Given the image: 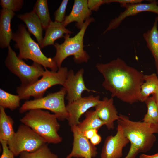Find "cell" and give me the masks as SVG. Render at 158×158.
<instances>
[{"mask_svg":"<svg viewBox=\"0 0 158 158\" xmlns=\"http://www.w3.org/2000/svg\"><path fill=\"white\" fill-rule=\"evenodd\" d=\"M21 100L18 95H14L0 89V107L13 110L19 107Z\"/></svg>","mask_w":158,"mask_h":158,"instance_id":"d4e9b609","label":"cell"},{"mask_svg":"<svg viewBox=\"0 0 158 158\" xmlns=\"http://www.w3.org/2000/svg\"><path fill=\"white\" fill-rule=\"evenodd\" d=\"M7 143L14 156H17L23 152L35 151L46 144V142L31 128L22 124Z\"/></svg>","mask_w":158,"mask_h":158,"instance_id":"9c48e42d","label":"cell"},{"mask_svg":"<svg viewBox=\"0 0 158 158\" xmlns=\"http://www.w3.org/2000/svg\"><path fill=\"white\" fill-rule=\"evenodd\" d=\"M33 10L35 12L45 30L52 21L51 19L47 0H37Z\"/></svg>","mask_w":158,"mask_h":158,"instance_id":"cb8c5ba5","label":"cell"},{"mask_svg":"<svg viewBox=\"0 0 158 158\" xmlns=\"http://www.w3.org/2000/svg\"><path fill=\"white\" fill-rule=\"evenodd\" d=\"M139 158H158V153L152 155L143 154L140 156Z\"/></svg>","mask_w":158,"mask_h":158,"instance_id":"e575fe53","label":"cell"},{"mask_svg":"<svg viewBox=\"0 0 158 158\" xmlns=\"http://www.w3.org/2000/svg\"><path fill=\"white\" fill-rule=\"evenodd\" d=\"M19 158H58V157L45 144L35 151L22 152L20 154Z\"/></svg>","mask_w":158,"mask_h":158,"instance_id":"4316f807","label":"cell"},{"mask_svg":"<svg viewBox=\"0 0 158 158\" xmlns=\"http://www.w3.org/2000/svg\"><path fill=\"white\" fill-rule=\"evenodd\" d=\"M9 71L20 80L22 86H28L35 83L42 75L45 70L40 64L34 62L31 65L19 58L9 46L7 55L4 61Z\"/></svg>","mask_w":158,"mask_h":158,"instance_id":"ba28073f","label":"cell"},{"mask_svg":"<svg viewBox=\"0 0 158 158\" xmlns=\"http://www.w3.org/2000/svg\"><path fill=\"white\" fill-rule=\"evenodd\" d=\"M119 116L118 125L122 128L130 143L129 150L124 158H135L139 153L150 150L156 140L154 134L158 133V124L132 121L125 115Z\"/></svg>","mask_w":158,"mask_h":158,"instance_id":"7a4b0ae2","label":"cell"},{"mask_svg":"<svg viewBox=\"0 0 158 158\" xmlns=\"http://www.w3.org/2000/svg\"><path fill=\"white\" fill-rule=\"evenodd\" d=\"M13 123V120L6 114L5 109L0 107V140L8 142L12 138L15 133Z\"/></svg>","mask_w":158,"mask_h":158,"instance_id":"44dd1931","label":"cell"},{"mask_svg":"<svg viewBox=\"0 0 158 158\" xmlns=\"http://www.w3.org/2000/svg\"><path fill=\"white\" fill-rule=\"evenodd\" d=\"M45 69L41 78L35 83L28 86L20 85L17 87L16 92L21 100L28 99L31 97L34 99L42 98L50 87L58 85H63L68 71L66 67H61L56 71Z\"/></svg>","mask_w":158,"mask_h":158,"instance_id":"8992f818","label":"cell"},{"mask_svg":"<svg viewBox=\"0 0 158 158\" xmlns=\"http://www.w3.org/2000/svg\"><path fill=\"white\" fill-rule=\"evenodd\" d=\"M12 40L16 43L14 47L19 50L18 56L19 58L31 60L45 69L48 68L54 71L58 70L59 68L53 58L48 57L43 54L39 45L31 37L24 25H18L17 30L13 33Z\"/></svg>","mask_w":158,"mask_h":158,"instance_id":"277c9868","label":"cell"},{"mask_svg":"<svg viewBox=\"0 0 158 158\" xmlns=\"http://www.w3.org/2000/svg\"><path fill=\"white\" fill-rule=\"evenodd\" d=\"M144 81L142 84L140 92L139 101L143 102L150 95L155 94L158 88V77L157 74L144 75Z\"/></svg>","mask_w":158,"mask_h":158,"instance_id":"7402d4cb","label":"cell"},{"mask_svg":"<svg viewBox=\"0 0 158 158\" xmlns=\"http://www.w3.org/2000/svg\"><path fill=\"white\" fill-rule=\"evenodd\" d=\"M84 73L83 68L80 69L75 73L72 69L68 71L67 77L62 85L66 91V99L68 102L81 98L82 93L84 91L97 92L86 87L83 78Z\"/></svg>","mask_w":158,"mask_h":158,"instance_id":"7c38bea8","label":"cell"},{"mask_svg":"<svg viewBox=\"0 0 158 158\" xmlns=\"http://www.w3.org/2000/svg\"><path fill=\"white\" fill-rule=\"evenodd\" d=\"M158 16L155 18L152 28L147 32L144 33L143 37L147 47L154 59L157 74H158Z\"/></svg>","mask_w":158,"mask_h":158,"instance_id":"ffe728a7","label":"cell"},{"mask_svg":"<svg viewBox=\"0 0 158 158\" xmlns=\"http://www.w3.org/2000/svg\"><path fill=\"white\" fill-rule=\"evenodd\" d=\"M144 102L147 107V112L143 121L149 124H158V108L154 98L152 96L149 97Z\"/></svg>","mask_w":158,"mask_h":158,"instance_id":"484cf974","label":"cell"},{"mask_svg":"<svg viewBox=\"0 0 158 158\" xmlns=\"http://www.w3.org/2000/svg\"><path fill=\"white\" fill-rule=\"evenodd\" d=\"M157 105L158 108V104H157Z\"/></svg>","mask_w":158,"mask_h":158,"instance_id":"8d00e7d4","label":"cell"},{"mask_svg":"<svg viewBox=\"0 0 158 158\" xmlns=\"http://www.w3.org/2000/svg\"><path fill=\"white\" fill-rule=\"evenodd\" d=\"M85 118L77 126L82 132L90 129L98 130L105 123L97 115L95 110L87 111L85 114Z\"/></svg>","mask_w":158,"mask_h":158,"instance_id":"603a6c76","label":"cell"},{"mask_svg":"<svg viewBox=\"0 0 158 158\" xmlns=\"http://www.w3.org/2000/svg\"><path fill=\"white\" fill-rule=\"evenodd\" d=\"M142 0H104V4L113 2L119 3L122 7L123 5L128 4H132L141 3Z\"/></svg>","mask_w":158,"mask_h":158,"instance_id":"1f68e13d","label":"cell"},{"mask_svg":"<svg viewBox=\"0 0 158 158\" xmlns=\"http://www.w3.org/2000/svg\"><path fill=\"white\" fill-rule=\"evenodd\" d=\"M92 11L89 8L87 0H75L70 14L66 16L62 23L66 27L73 22H76V26L80 30L86 19L90 17Z\"/></svg>","mask_w":158,"mask_h":158,"instance_id":"9a60e30c","label":"cell"},{"mask_svg":"<svg viewBox=\"0 0 158 158\" xmlns=\"http://www.w3.org/2000/svg\"><path fill=\"white\" fill-rule=\"evenodd\" d=\"M17 17L24 23L28 31L35 36L40 47L43 39V28L40 21L34 11L32 10L24 14H18Z\"/></svg>","mask_w":158,"mask_h":158,"instance_id":"ac0fdd59","label":"cell"},{"mask_svg":"<svg viewBox=\"0 0 158 158\" xmlns=\"http://www.w3.org/2000/svg\"><path fill=\"white\" fill-rule=\"evenodd\" d=\"M100 101L99 96L91 95L68 102L66 108L68 114L67 120L70 126H77L80 122L79 119L81 116L90 108L95 107Z\"/></svg>","mask_w":158,"mask_h":158,"instance_id":"8fae6325","label":"cell"},{"mask_svg":"<svg viewBox=\"0 0 158 158\" xmlns=\"http://www.w3.org/2000/svg\"><path fill=\"white\" fill-rule=\"evenodd\" d=\"M101 140V137L98 133L95 134L90 140L92 144L95 146L99 144Z\"/></svg>","mask_w":158,"mask_h":158,"instance_id":"836d02e7","label":"cell"},{"mask_svg":"<svg viewBox=\"0 0 158 158\" xmlns=\"http://www.w3.org/2000/svg\"><path fill=\"white\" fill-rule=\"evenodd\" d=\"M94 21L93 18L90 17L86 20L82 28L73 37H71L70 34H66L63 43L60 44L55 43L54 46L56 52L52 58L59 68L61 67L63 61L70 56H73L74 61L77 63L88 62L90 56L84 49L83 38L88 26Z\"/></svg>","mask_w":158,"mask_h":158,"instance_id":"5b68a950","label":"cell"},{"mask_svg":"<svg viewBox=\"0 0 158 158\" xmlns=\"http://www.w3.org/2000/svg\"><path fill=\"white\" fill-rule=\"evenodd\" d=\"M44 37L40 47L43 48L49 45H54L57 39L64 37L65 35L73 32L66 28L61 23L52 21L46 28Z\"/></svg>","mask_w":158,"mask_h":158,"instance_id":"d6986e66","label":"cell"},{"mask_svg":"<svg viewBox=\"0 0 158 158\" xmlns=\"http://www.w3.org/2000/svg\"><path fill=\"white\" fill-rule=\"evenodd\" d=\"M129 142L122 128L118 125L116 134L108 136L106 139L102 150L101 158H121L123 155V148Z\"/></svg>","mask_w":158,"mask_h":158,"instance_id":"4fadbf2b","label":"cell"},{"mask_svg":"<svg viewBox=\"0 0 158 158\" xmlns=\"http://www.w3.org/2000/svg\"><path fill=\"white\" fill-rule=\"evenodd\" d=\"M158 2L153 1L148 3H140L123 5L122 7L125 8L124 11L121 12L118 17L111 20L102 34H104L109 30L117 28L121 22L128 16L146 11L153 12L158 15Z\"/></svg>","mask_w":158,"mask_h":158,"instance_id":"5bb4252c","label":"cell"},{"mask_svg":"<svg viewBox=\"0 0 158 158\" xmlns=\"http://www.w3.org/2000/svg\"><path fill=\"white\" fill-rule=\"evenodd\" d=\"M66 94L63 87L59 91L49 93L42 98L25 101L19 109V112L23 113L35 109L49 110L57 116L58 120L63 121L67 119L68 114L64 102Z\"/></svg>","mask_w":158,"mask_h":158,"instance_id":"52a82bcc","label":"cell"},{"mask_svg":"<svg viewBox=\"0 0 158 158\" xmlns=\"http://www.w3.org/2000/svg\"><path fill=\"white\" fill-rule=\"evenodd\" d=\"M157 104H158V88L156 93L152 95Z\"/></svg>","mask_w":158,"mask_h":158,"instance_id":"d590c367","label":"cell"},{"mask_svg":"<svg viewBox=\"0 0 158 158\" xmlns=\"http://www.w3.org/2000/svg\"><path fill=\"white\" fill-rule=\"evenodd\" d=\"M88 7L91 11H97L102 4H104V0H87Z\"/></svg>","mask_w":158,"mask_h":158,"instance_id":"4dcf8cb0","label":"cell"},{"mask_svg":"<svg viewBox=\"0 0 158 158\" xmlns=\"http://www.w3.org/2000/svg\"><path fill=\"white\" fill-rule=\"evenodd\" d=\"M57 116L47 111L35 109L28 111L20 121L29 127L48 143L58 144L62 138L58 133L60 126Z\"/></svg>","mask_w":158,"mask_h":158,"instance_id":"3957f363","label":"cell"},{"mask_svg":"<svg viewBox=\"0 0 158 158\" xmlns=\"http://www.w3.org/2000/svg\"><path fill=\"white\" fill-rule=\"evenodd\" d=\"M14 12L2 8L0 13V47H8L12 39L13 33L11 28V21L15 15Z\"/></svg>","mask_w":158,"mask_h":158,"instance_id":"e0dca14e","label":"cell"},{"mask_svg":"<svg viewBox=\"0 0 158 158\" xmlns=\"http://www.w3.org/2000/svg\"><path fill=\"white\" fill-rule=\"evenodd\" d=\"M95 111L99 118L105 123L108 130L114 128V122L119 118L118 112L114 104L113 97H104L95 107Z\"/></svg>","mask_w":158,"mask_h":158,"instance_id":"2e32d148","label":"cell"},{"mask_svg":"<svg viewBox=\"0 0 158 158\" xmlns=\"http://www.w3.org/2000/svg\"><path fill=\"white\" fill-rule=\"evenodd\" d=\"M73 135V146L71 152L65 158H92L97 154V148L92 145L88 139L77 126L71 127Z\"/></svg>","mask_w":158,"mask_h":158,"instance_id":"30bf717a","label":"cell"},{"mask_svg":"<svg viewBox=\"0 0 158 158\" xmlns=\"http://www.w3.org/2000/svg\"><path fill=\"white\" fill-rule=\"evenodd\" d=\"M2 148V152L0 158H14V155L8 148L7 142L0 140Z\"/></svg>","mask_w":158,"mask_h":158,"instance_id":"f546056e","label":"cell"},{"mask_svg":"<svg viewBox=\"0 0 158 158\" xmlns=\"http://www.w3.org/2000/svg\"><path fill=\"white\" fill-rule=\"evenodd\" d=\"M24 3L23 0H1L0 4L2 8L14 12L20 10Z\"/></svg>","mask_w":158,"mask_h":158,"instance_id":"83f0119b","label":"cell"},{"mask_svg":"<svg viewBox=\"0 0 158 158\" xmlns=\"http://www.w3.org/2000/svg\"><path fill=\"white\" fill-rule=\"evenodd\" d=\"M98 130L90 129L83 132L84 136L88 139L90 140L92 137L98 133Z\"/></svg>","mask_w":158,"mask_h":158,"instance_id":"d6a6232c","label":"cell"},{"mask_svg":"<svg viewBox=\"0 0 158 158\" xmlns=\"http://www.w3.org/2000/svg\"><path fill=\"white\" fill-rule=\"evenodd\" d=\"M68 1L63 0L60 6L54 13L55 21L62 23L64 20L65 16L66 8Z\"/></svg>","mask_w":158,"mask_h":158,"instance_id":"f1b7e54d","label":"cell"},{"mask_svg":"<svg viewBox=\"0 0 158 158\" xmlns=\"http://www.w3.org/2000/svg\"><path fill=\"white\" fill-rule=\"evenodd\" d=\"M95 66L104 78L102 86L111 92L112 97L130 104L139 101L144 82L142 72L119 58L106 63H97Z\"/></svg>","mask_w":158,"mask_h":158,"instance_id":"6da1fadb","label":"cell"}]
</instances>
